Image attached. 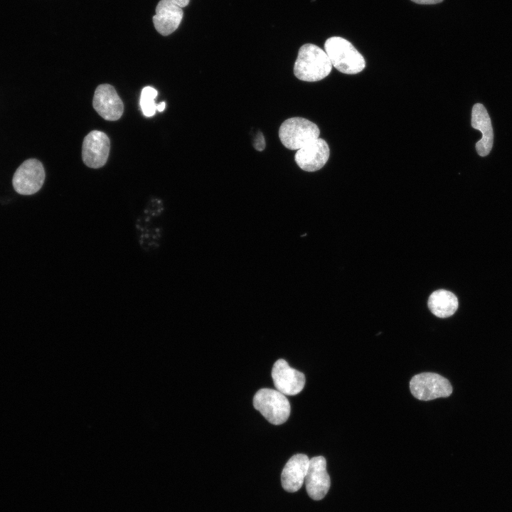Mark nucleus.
<instances>
[{"label": "nucleus", "mask_w": 512, "mask_h": 512, "mask_svg": "<svg viewBox=\"0 0 512 512\" xmlns=\"http://www.w3.org/2000/svg\"><path fill=\"white\" fill-rule=\"evenodd\" d=\"M331 69L332 64L325 50L311 43L300 47L294 65V74L298 79L316 82L328 76Z\"/></svg>", "instance_id": "obj_1"}, {"label": "nucleus", "mask_w": 512, "mask_h": 512, "mask_svg": "<svg viewBox=\"0 0 512 512\" xmlns=\"http://www.w3.org/2000/svg\"><path fill=\"white\" fill-rule=\"evenodd\" d=\"M324 49L332 66L345 74H356L366 67L363 56L346 39L333 36L324 43Z\"/></svg>", "instance_id": "obj_2"}, {"label": "nucleus", "mask_w": 512, "mask_h": 512, "mask_svg": "<svg viewBox=\"0 0 512 512\" xmlns=\"http://www.w3.org/2000/svg\"><path fill=\"white\" fill-rule=\"evenodd\" d=\"M320 131L314 122L303 117L284 121L279 129L282 144L290 150H298L319 137Z\"/></svg>", "instance_id": "obj_3"}, {"label": "nucleus", "mask_w": 512, "mask_h": 512, "mask_svg": "<svg viewBox=\"0 0 512 512\" xmlns=\"http://www.w3.org/2000/svg\"><path fill=\"white\" fill-rule=\"evenodd\" d=\"M254 407L270 423L279 425L290 415V403L286 396L271 388H262L253 397Z\"/></svg>", "instance_id": "obj_4"}, {"label": "nucleus", "mask_w": 512, "mask_h": 512, "mask_svg": "<svg viewBox=\"0 0 512 512\" xmlns=\"http://www.w3.org/2000/svg\"><path fill=\"white\" fill-rule=\"evenodd\" d=\"M413 396L420 400H431L446 398L452 393L449 381L434 373H422L414 375L410 381Z\"/></svg>", "instance_id": "obj_5"}, {"label": "nucleus", "mask_w": 512, "mask_h": 512, "mask_svg": "<svg viewBox=\"0 0 512 512\" xmlns=\"http://www.w3.org/2000/svg\"><path fill=\"white\" fill-rule=\"evenodd\" d=\"M45 170L41 161L30 159L16 169L12 180L15 191L21 195H32L38 192L45 181Z\"/></svg>", "instance_id": "obj_6"}, {"label": "nucleus", "mask_w": 512, "mask_h": 512, "mask_svg": "<svg viewBox=\"0 0 512 512\" xmlns=\"http://www.w3.org/2000/svg\"><path fill=\"white\" fill-rule=\"evenodd\" d=\"M110 142L103 132L93 130L85 136L82 146L84 164L92 169L103 166L108 159Z\"/></svg>", "instance_id": "obj_7"}, {"label": "nucleus", "mask_w": 512, "mask_h": 512, "mask_svg": "<svg viewBox=\"0 0 512 512\" xmlns=\"http://www.w3.org/2000/svg\"><path fill=\"white\" fill-rule=\"evenodd\" d=\"M272 377L276 389L284 395L299 393L305 385L304 373L291 368L284 359H279L274 363Z\"/></svg>", "instance_id": "obj_8"}, {"label": "nucleus", "mask_w": 512, "mask_h": 512, "mask_svg": "<svg viewBox=\"0 0 512 512\" xmlns=\"http://www.w3.org/2000/svg\"><path fill=\"white\" fill-rule=\"evenodd\" d=\"M92 105L95 111L108 121L119 119L124 112L121 98L115 89L109 84H102L96 88Z\"/></svg>", "instance_id": "obj_9"}, {"label": "nucleus", "mask_w": 512, "mask_h": 512, "mask_svg": "<svg viewBox=\"0 0 512 512\" xmlns=\"http://www.w3.org/2000/svg\"><path fill=\"white\" fill-rule=\"evenodd\" d=\"M305 484L308 495L314 500L322 499L330 488V477L326 471V461L322 456L309 459V467L305 476Z\"/></svg>", "instance_id": "obj_10"}, {"label": "nucleus", "mask_w": 512, "mask_h": 512, "mask_svg": "<svg viewBox=\"0 0 512 512\" xmlns=\"http://www.w3.org/2000/svg\"><path fill=\"white\" fill-rule=\"evenodd\" d=\"M329 154L328 144L319 137L298 149L294 159L300 169L311 172L321 169L327 162Z\"/></svg>", "instance_id": "obj_11"}, {"label": "nucleus", "mask_w": 512, "mask_h": 512, "mask_svg": "<svg viewBox=\"0 0 512 512\" xmlns=\"http://www.w3.org/2000/svg\"><path fill=\"white\" fill-rule=\"evenodd\" d=\"M182 8L171 0H161L156 7L153 23L156 30L162 36L174 32L183 18Z\"/></svg>", "instance_id": "obj_12"}, {"label": "nucleus", "mask_w": 512, "mask_h": 512, "mask_svg": "<svg viewBox=\"0 0 512 512\" xmlns=\"http://www.w3.org/2000/svg\"><path fill=\"white\" fill-rule=\"evenodd\" d=\"M309 459L304 454L293 455L287 462L281 474L282 486L288 492L297 491L303 485L309 467Z\"/></svg>", "instance_id": "obj_13"}, {"label": "nucleus", "mask_w": 512, "mask_h": 512, "mask_svg": "<svg viewBox=\"0 0 512 512\" xmlns=\"http://www.w3.org/2000/svg\"><path fill=\"white\" fill-rule=\"evenodd\" d=\"M471 126L482 133L481 139L476 144V149L481 156H487L492 148L494 133L489 115L481 103L474 105L471 111Z\"/></svg>", "instance_id": "obj_14"}, {"label": "nucleus", "mask_w": 512, "mask_h": 512, "mask_svg": "<svg viewBox=\"0 0 512 512\" xmlns=\"http://www.w3.org/2000/svg\"><path fill=\"white\" fill-rule=\"evenodd\" d=\"M431 312L439 318H447L452 316L457 311L459 302L452 292L439 289L432 292L427 302Z\"/></svg>", "instance_id": "obj_15"}, {"label": "nucleus", "mask_w": 512, "mask_h": 512, "mask_svg": "<svg viewBox=\"0 0 512 512\" xmlns=\"http://www.w3.org/2000/svg\"><path fill=\"white\" fill-rule=\"evenodd\" d=\"M157 94L156 90L152 87L146 86L142 89L140 106L144 115L146 117H151L155 114L157 105L155 103L154 100Z\"/></svg>", "instance_id": "obj_16"}, {"label": "nucleus", "mask_w": 512, "mask_h": 512, "mask_svg": "<svg viewBox=\"0 0 512 512\" xmlns=\"http://www.w3.org/2000/svg\"><path fill=\"white\" fill-rule=\"evenodd\" d=\"M254 148L257 151H262L265 147V140L262 132H259L256 136L254 144Z\"/></svg>", "instance_id": "obj_17"}, {"label": "nucleus", "mask_w": 512, "mask_h": 512, "mask_svg": "<svg viewBox=\"0 0 512 512\" xmlns=\"http://www.w3.org/2000/svg\"><path fill=\"white\" fill-rule=\"evenodd\" d=\"M412 1L420 4H435L442 2L443 0H411Z\"/></svg>", "instance_id": "obj_18"}, {"label": "nucleus", "mask_w": 512, "mask_h": 512, "mask_svg": "<svg viewBox=\"0 0 512 512\" xmlns=\"http://www.w3.org/2000/svg\"><path fill=\"white\" fill-rule=\"evenodd\" d=\"M171 1H172L174 3H175L180 7L183 8V7L186 6L188 4L190 0H171Z\"/></svg>", "instance_id": "obj_19"}, {"label": "nucleus", "mask_w": 512, "mask_h": 512, "mask_svg": "<svg viewBox=\"0 0 512 512\" xmlns=\"http://www.w3.org/2000/svg\"><path fill=\"white\" fill-rule=\"evenodd\" d=\"M165 107H166V103H165V102H161L160 104L157 105V106H156V110H158L159 112H162V111L164 110Z\"/></svg>", "instance_id": "obj_20"}]
</instances>
